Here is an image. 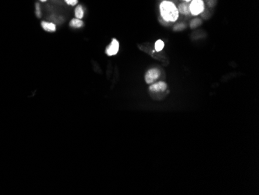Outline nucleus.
Returning <instances> with one entry per match:
<instances>
[{
    "label": "nucleus",
    "instance_id": "nucleus-15",
    "mask_svg": "<svg viewBox=\"0 0 259 195\" xmlns=\"http://www.w3.org/2000/svg\"><path fill=\"white\" fill-rule=\"evenodd\" d=\"M184 1H185L186 2H190V1H192V0H184Z\"/></svg>",
    "mask_w": 259,
    "mask_h": 195
},
{
    "label": "nucleus",
    "instance_id": "nucleus-12",
    "mask_svg": "<svg viewBox=\"0 0 259 195\" xmlns=\"http://www.w3.org/2000/svg\"><path fill=\"white\" fill-rule=\"evenodd\" d=\"M185 27H186V26H185L184 23H179V24L175 25V27L173 28V30H175V31H181V30H183L184 29H185Z\"/></svg>",
    "mask_w": 259,
    "mask_h": 195
},
{
    "label": "nucleus",
    "instance_id": "nucleus-1",
    "mask_svg": "<svg viewBox=\"0 0 259 195\" xmlns=\"http://www.w3.org/2000/svg\"><path fill=\"white\" fill-rule=\"evenodd\" d=\"M161 16L167 22H175L179 18V10L175 4L169 1H164L160 5Z\"/></svg>",
    "mask_w": 259,
    "mask_h": 195
},
{
    "label": "nucleus",
    "instance_id": "nucleus-16",
    "mask_svg": "<svg viewBox=\"0 0 259 195\" xmlns=\"http://www.w3.org/2000/svg\"><path fill=\"white\" fill-rule=\"evenodd\" d=\"M41 2H46V1H47V0H41Z\"/></svg>",
    "mask_w": 259,
    "mask_h": 195
},
{
    "label": "nucleus",
    "instance_id": "nucleus-4",
    "mask_svg": "<svg viewBox=\"0 0 259 195\" xmlns=\"http://www.w3.org/2000/svg\"><path fill=\"white\" fill-rule=\"evenodd\" d=\"M118 51H119V42L116 39H113L106 48V52L107 55L113 56L117 54Z\"/></svg>",
    "mask_w": 259,
    "mask_h": 195
},
{
    "label": "nucleus",
    "instance_id": "nucleus-3",
    "mask_svg": "<svg viewBox=\"0 0 259 195\" xmlns=\"http://www.w3.org/2000/svg\"><path fill=\"white\" fill-rule=\"evenodd\" d=\"M161 72L158 69H151L148 70L145 74V81L147 84L154 82L160 76Z\"/></svg>",
    "mask_w": 259,
    "mask_h": 195
},
{
    "label": "nucleus",
    "instance_id": "nucleus-7",
    "mask_svg": "<svg viewBox=\"0 0 259 195\" xmlns=\"http://www.w3.org/2000/svg\"><path fill=\"white\" fill-rule=\"evenodd\" d=\"M41 26L44 30H46V31L48 32H54L56 30V26L52 23H48V22H43L41 23Z\"/></svg>",
    "mask_w": 259,
    "mask_h": 195
},
{
    "label": "nucleus",
    "instance_id": "nucleus-2",
    "mask_svg": "<svg viewBox=\"0 0 259 195\" xmlns=\"http://www.w3.org/2000/svg\"><path fill=\"white\" fill-rule=\"evenodd\" d=\"M190 13L193 16H197L204 11V3L203 0H192L189 4Z\"/></svg>",
    "mask_w": 259,
    "mask_h": 195
},
{
    "label": "nucleus",
    "instance_id": "nucleus-8",
    "mask_svg": "<svg viewBox=\"0 0 259 195\" xmlns=\"http://www.w3.org/2000/svg\"><path fill=\"white\" fill-rule=\"evenodd\" d=\"M84 25L83 22L80 19H73L70 22V26L73 28H80Z\"/></svg>",
    "mask_w": 259,
    "mask_h": 195
},
{
    "label": "nucleus",
    "instance_id": "nucleus-6",
    "mask_svg": "<svg viewBox=\"0 0 259 195\" xmlns=\"http://www.w3.org/2000/svg\"><path fill=\"white\" fill-rule=\"evenodd\" d=\"M178 10H179V13H182L183 15H188V14H190L189 4H188L187 2H183V3L180 4Z\"/></svg>",
    "mask_w": 259,
    "mask_h": 195
},
{
    "label": "nucleus",
    "instance_id": "nucleus-11",
    "mask_svg": "<svg viewBox=\"0 0 259 195\" xmlns=\"http://www.w3.org/2000/svg\"><path fill=\"white\" fill-rule=\"evenodd\" d=\"M202 23V21L200 20V19H194L193 20L191 21L190 23V26L191 28H196L198 26H200Z\"/></svg>",
    "mask_w": 259,
    "mask_h": 195
},
{
    "label": "nucleus",
    "instance_id": "nucleus-9",
    "mask_svg": "<svg viewBox=\"0 0 259 195\" xmlns=\"http://www.w3.org/2000/svg\"><path fill=\"white\" fill-rule=\"evenodd\" d=\"M75 13L77 19H80L81 20V19L83 17V16H84V11H83V9H82V6H77L76 9H75Z\"/></svg>",
    "mask_w": 259,
    "mask_h": 195
},
{
    "label": "nucleus",
    "instance_id": "nucleus-14",
    "mask_svg": "<svg viewBox=\"0 0 259 195\" xmlns=\"http://www.w3.org/2000/svg\"><path fill=\"white\" fill-rule=\"evenodd\" d=\"M65 2L70 6H75L78 3V0H65Z\"/></svg>",
    "mask_w": 259,
    "mask_h": 195
},
{
    "label": "nucleus",
    "instance_id": "nucleus-13",
    "mask_svg": "<svg viewBox=\"0 0 259 195\" xmlns=\"http://www.w3.org/2000/svg\"><path fill=\"white\" fill-rule=\"evenodd\" d=\"M36 15L38 17H41V8H40V5L38 3L36 4Z\"/></svg>",
    "mask_w": 259,
    "mask_h": 195
},
{
    "label": "nucleus",
    "instance_id": "nucleus-5",
    "mask_svg": "<svg viewBox=\"0 0 259 195\" xmlns=\"http://www.w3.org/2000/svg\"><path fill=\"white\" fill-rule=\"evenodd\" d=\"M150 90L152 92H164L167 89V84L164 82H158L151 85L149 87Z\"/></svg>",
    "mask_w": 259,
    "mask_h": 195
},
{
    "label": "nucleus",
    "instance_id": "nucleus-10",
    "mask_svg": "<svg viewBox=\"0 0 259 195\" xmlns=\"http://www.w3.org/2000/svg\"><path fill=\"white\" fill-rule=\"evenodd\" d=\"M164 46V44L161 40H158V41H157L156 42H155V50H156L157 51H160L162 50Z\"/></svg>",
    "mask_w": 259,
    "mask_h": 195
}]
</instances>
